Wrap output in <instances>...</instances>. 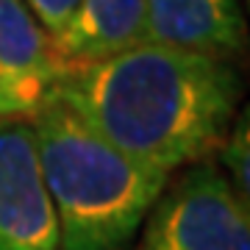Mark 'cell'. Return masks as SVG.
I'll use <instances>...</instances> for the list:
<instances>
[{
	"label": "cell",
	"instance_id": "1",
	"mask_svg": "<svg viewBox=\"0 0 250 250\" xmlns=\"http://www.w3.org/2000/svg\"><path fill=\"white\" fill-rule=\"evenodd\" d=\"M53 92L125 156L161 172L214 156L242 100L236 62L156 42L64 64Z\"/></svg>",
	"mask_w": 250,
	"mask_h": 250
},
{
	"label": "cell",
	"instance_id": "2",
	"mask_svg": "<svg viewBox=\"0 0 250 250\" xmlns=\"http://www.w3.org/2000/svg\"><path fill=\"white\" fill-rule=\"evenodd\" d=\"M28 120L59 250H128L170 175L117 150L56 92Z\"/></svg>",
	"mask_w": 250,
	"mask_h": 250
},
{
	"label": "cell",
	"instance_id": "3",
	"mask_svg": "<svg viewBox=\"0 0 250 250\" xmlns=\"http://www.w3.org/2000/svg\"><path fill=\"white\" fill-rule=\"evenodd\" d=\"M139 228L136 250H250L248 197L211 156L181 167Z\"/></svg>",
	"mask_w": 250,
	"mask_h": 250
},
{
	"label": "cell",
	"instance_id": "4",
	"mask_svg": "<svg viewBox=\"0 0 250 250\" xmlns=\"http://www.w3.org/2000/svg\"><path fill=\"white\" fill-rule=\"evenodd\" d=\"M0 250H59L31 120L0 117Z\"/></svg>",
	"mask_w": 250,
	"mask_h": 250
},
{
	"label": "cell",
	"instance_id": "5",
	"mask_svg": "<svg viewBox=\"0 0 250 250\" xmlns=\"http://www.w3.org/2000/svg\"><path fill=\"white\" fill-rule=\"evenodd\" d=\"M64 62L22 0H0V117H34Z\"/></svg>",
	"mask_w": 250,
	"mask_h": 250
},
{
	"label": "cell",
	"instance_id": "6",
	"mask_svg": "<svg viewBox=\"0 0 250 250\" xmlns=\"http://www.w3.org/2000/svg\"><path fill=\"white\" fill-rule=\"evenodd\" d=\"M147 42L236 62L245 50L242 0H145Z\"/></svg>",
	"mask_w": 250,
	"mask_h": 250
},
{
	"label": "cell",
	"instance_id": "7",
	"mask_svg": "<svg viewBox=\"0 0 250 250\" xmlns=\"http://www.w3.org/2000/svg\"><path fill=\"white\" fill-rule=\"evenodd\" d=\"M147 42L145 0H81L72 20L53 39L64 64L100 62Z\"/></svg>",
	"mask_w": 250,
	"mask_h": 250
},
{
	"label": "cell",
	"instance_id": "8",
	"mask_svg": "<svg viewBox=\"0 0 250 250\" xmlns=\"http://www.w3.org/2000/svg\"><path fill=\"white\" fill-rule=\"evenodd\" d=\"M220 167H225V175L231 184L239 189V195L250 197V123H248V108L236 111L231 128L225 139L220 142Z\"/></svg>",
	"mask_w": 250,
	"mask_h": 250
},
{
	"label": "cell",
	"instance_id": "9",
	"mask_svg": "<svg viewBox=\"0 0 250 250\" xmlns=\"http://www.w3.org/2000/svg\"><path fill=\"white\" fill-rule=\"evenodd\" d=\"M22 3L36 17V22L45 28L53 39L67 28V22L72 20L75 9L81 6V0H22Z\"/></svg>",
	"mask_w": 250,
	"mask_h": 250
}]
</instances>
